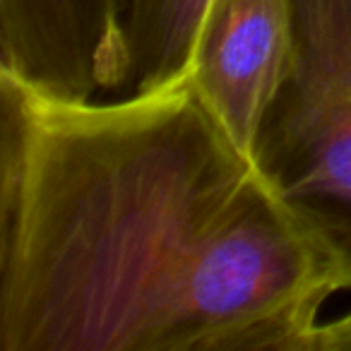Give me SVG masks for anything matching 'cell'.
Wrapping results in <instances>:
<instances>
[{
	"label": "cell",
	"mask_w": 351,
	"mask_h": 351,
	"mask_svg": "<svg viewBox=\"0 0 351 351\" xmlns=\"http://www.w3.org/2000/svg\"><path fill=\"white\" fill-rule=\"evenodd\" d=\"M332 293L188 82L68 101L0 73V351H226Z\"/></svg>",
	"instance_id": "obj_1"
},
{
	"label": "cell",
	"mask_w": 351,
	"mask_h": 351,
	"mask_svg": "<svg viewBox=\"0 0 351 351\" xmlns=\"http://www.w3.org/2000/svg\"><path fill=\"white\" fill-rule=\"evenodd\" d=\"M291 8V68L263 118L253 164L339 291L351 289V0Z\"/></svg>",
	"instance_id": "obj_2"
},
{
	"label": "cell",
	"mask_w": 351,
	"mask_h": 351,
	"mask_svg": "<svg viewBox=\"0 0 351 351\" xmlns=\"http://www.w3.org/2000/svg\"><path fill=\"white\" fill-rule=\"evenodd\" d=\"M125 0H0V73L87 101L128 84Z\"/></svg>",
	"instance_id": "obj_3"
},
{
	"label": "cell",
	"mask_w": 351,
	"mask_h": 351,
	"mask_svg": "<svg viewBox=\"0 0 351 351\" xmlns=\"http://www.w3.org/2000/svg\"><path fill=\"white\" fill-rule=\"evenodd\" d=\"M291 0L210 3L188 84L250 159L265 113L291 68Z\"/></svg>",
	"instance_id": "obj_4"
},
{
	"label": "cell",
	"mask_w": 351,
	"mask_h": 351,
	"mask_svg": "<svg viewBox=\"0 0 351 351\" xmlns=\"http://www.w3.org/2000/svg\"><path fill=\"white\" fill-rule=\"evenodd\" d=\"M212 0H125L123 29L130 94L188 82L197 34Z\"/></svg>",
	"instance_id": "obj_5"
},
{
	"label": "cell",
	"mask_w": 351,
	"mask_h": 351,
	"mask_svg": "<svg viewBox=\"0 0 351 351\" xmlns=\"http://www.w3.org/2000/svg\"><path fill=\"white\" fill-rule=\"evenodd\" d=\"M325 301L327 296H308L274 313L236 335L226 351H351V311L320 322Z\"/></svg>",
	"instance_id": "obj_6"
}]
</instances>
